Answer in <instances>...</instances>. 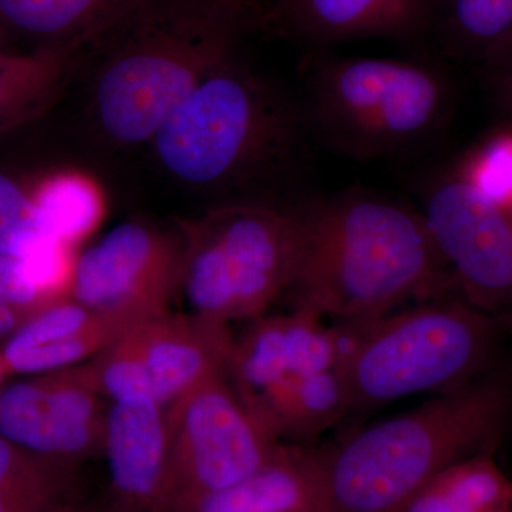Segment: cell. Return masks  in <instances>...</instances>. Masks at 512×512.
<instances>
[{
    "label": "cell",
    "instance_id": "obj_1",
    "mask_svg": "<svg viewBox=\"0 0 512 512\" xmlns=\"http://www.w3.org/2000/svg\"><path fill=\"white\" fill-rule=\"evenodd\" d=\"M259 23L239 0H131L74 46L97 134L111 147L148 146L198 84L241 55Z\"/></svg>",
    "mask_w": 512,
    "mask_h": 512
},
{
    "label": "cell",
    "instance_id": "obj_2",
    "mask_svg": "<svg viewBox=\"0 0 512 512\" xmlns=\"http://www.w3.org/2000/svg\"><path fill=\"white\" fill-rule=\"evenodd\" d=\"M291 293L319 318H382L453 282L420 212L369 192L296 204Z\"/></svg>",
    "mask_w": 512,
    "mask_h": 512
},
{
    "label": "cell",
    "instance_id": "obj_3",
    "mask_svg": "<svg viewBox=\"0 0 512 512\" xmlns=\"http://www.w3.org/2000/svg\"><path fill=\"white\" fill-rule=\"evenodd\" d=\"M308 134L301 103L239 55L198 84L147 147L175 183L242 194L285 170Z\"/></svg>",
    "mask_w": 512,
    "mask_h": 512
},
{
    "label": "cell",
    "instance_id": "obj_4",
    "mask_svg": "<svg viewBox=\"0 0 512 512\" xmlns=\"http://www.w3.org/2000/svg\"><path fill=\"white\" fill-rule=\"evenodd\" d=\"M512 387L480 377L328 450L330 512H399L441 471L476 454L507 420Z\"/></svg>",
    "mask_w": 512,
    "mask_h": 512
},
{
    "label": "cell",
    "instance_id": "obj_5",
    "mask_svg": "<svg viewBox=\"0 0 512 512\" xmlns=\"http://www.w3.org/2000/svg\"><path fill=\"white\" fill-rule=\"evenodd\" d=\"M446 73L421 60L319 56L306 64L308 133L369 161L410 154L444 130L453 111Z\"/></svg>",
    "mask_w": 512,
    "mask_h": 512
},
{
    "label": "cell",
    "instance_id": "obj_6",
    "mask_svg": "<svg viewBox=\"0 0 512 512\" xmlns=\"http://www.w3.org/2000/svg\"><path fill=\"white\" fill-rule=\"evenodd\" d=\"M178 295L191 315L227 323L255 319L288 293L299 252L295 205L229 201L175 224Z\"/></svg>",
    "mask_w": 512,
    "mask_h": 512
},
{
    "label": "cell",
    "instance_id": "obj_7",
    "mask_svg": "<svg viewBox=\"0 0 512 512\" xmlns=\"http://www.w3.org/2000/svg\"><path fill=\"white\" fill-rule=\"evenodd\" d=\"M494 319L467 301L373 319L345 366L352 410L450 392L480 379L498 345Z\"/></svg>",
    "mask_w": 512,
    "mask_h": 512
},
{
    "label": "cell",
    "instance_id": "obj_8",
    "mask_svg": "<svg viewBox=\"0 0 512 512\" xmlns=\"http://www.w3.org/2000/svg\"><path fill=\"white\" fill-rule=\"evenodd\" d=\"M168 468L156 512H181L251 476L281 443L239 397L212 376L167 406Z\"/></svg>",
    "mask_w": 512,
    "mask_h": 512
},
{
    "label": "cell",
    "instance_id": "obj_9",
    "mask_svg": "<svg viewBox=\"0 0 512 512\" xmlns=\"http://www.w3.org/2000/svg\"><path fill=\"white\" fill-rule=\"evenodd\" d=\"M232 348L227 323L170 312L127 329L83 367L110 402L150 399L170 406L204 380L228 376Z\"/></svg>",
    "mask_w": 512,
    "mask_h": 512
},
{
    "label": "cell",
    "instance_id": "obj_10",
    "mask_svg": "<svg viewBox=\"0 0 512 512\" xmlns=\"http://www.w3.org/2000/svg\"><path fill=\"white\" fill-rule=\"evenodd\" d=\"M423 215L454 284L494 318H512V218L458 171L423 192Z\"/></svg>",
    "mask_w": 512,
    "mask_h": 512
},
{
    "label": "cell",
    "instance_id": "obj_11",
    "mask_svg": "<svg viewBox=\"0 0 512 512\" xmlns=\"http://www.w3.org/2000/svg\"><path fill=\"white\" fill-rule=\"evenodd\" d=\"M180 268L175 227L123 222L77 254L72 298L101 315L138 325L171 312Z\"/></svg>",
    "mask_w": 512,
    "mask_h": 512
},
{
    "label": "cell",
    "instance_id": "obj_12",
    "mask_svg": "<svg viewBox=\"0 0 512 512\" xmlns=\"http://www.w3.org/2000/svg\"><path fill=\"white\" fill-rule=\"evenodd\" d=\"M107 409L82 363L5 387L0 434L40 456L77 466L101 451Z\"/></svg>",
    "mask_w": 512,
    "mask_h": 512
},
{
    "label": "cell",
    "instance_id": "obj_13",
    "mask_svg": "<svg viewBox=\"0 0 512 512\" xmlns=\"http://www.w3.org/2000/svg\"><path fill=\"white\" fill-rule=\"evenodd\" d=\"M335 367L342 369L335 326L296 309L291 315L252 319L249 328L234 338L227 377L255 413L285 384Z\"/></svg>",
    "mask_w": 512,
    "mask_h": 512
},
{
    "label": "cell",
    "instance_id": "obj_14",
    "mask_svg": "<svg viewBox=\"0 0 512 512\" xmlns=\"http://www.w3.org/2000/svg\"><path fill=\"white\" fill-rule=\"evenodd\" d=\"M101 451L116 507L123 512H156L167 478V406L150 399L111 402Z\"/></svg>",
    "mask_w": 512,
    "mask_h": 512
},
{
    "label": "cell",
    "instance_id": "obj_15",
    "mask_svg": "<svg viewBox=\"0 0 512 512\" xmlns=\"http://www.w3.org/2000/svg\"><path fill=\"white\" fill-rule=\"evenodd\" d=\"M430 0H271L265 22L322 49L357 39L426 36Z\"/></svg>",
    "mask_w": 512,
    "mask_h": 512
},
{
    "label": "cell",
    "instance_id": "obj_16",
    "mask_svg": "<svg viewBox=\"0 0 512 512\" xmlns=\"http://www.w3.org/2000/svg\"><path fill=\"white\" fill-rule=\"evenodd\" d=\"M133 328L74 301L62 299L40 309L2 346L10 376H35L82 365Z\"/></svg>",
    "mask_w": 512,
    "mask_h": 512
},
{
    "label": "cell",
    "instance_id": "obj_17",
    "mask_svg": "<svg viewBox=\"0 0 512 512\" xmlns=\"http://www.w3.org/2000/svg\"><path fill=\"white\" fill-rule=\"evenodd\" d=\"M328 450L279 446L239 483L181 512H330Z\"/></svg>",
    "mask_w": 512,
    "mask_h": 512
},
{
    "label": "cell",
    "instance_id": "obj_18",
    "mask_svg": "<svg viewBox=\"0 0 512 512\" xmlns=\"http://www.w3.org/2000/svg\"><path fill=\"white\" fill-rule=\"evenodd\" d=\"M76 70L74 47L0 50V134L32 123L60 99Z\"/></svg>",
    "mask_w": 512,
    "mask_h": 512
},
{
    "label": "cell",
    "instance_id": "obj_19",
    "mask_svg": "<svg viewBox=\"0 0 512 512\" xmlns=\"http://www.w3.org/2000/svg\"><path fill=\"white\" fill-rule=\"evenodd\" d=\"M352 410L345 372L339 367L299 377L272 393L255 416L278 439H309Z\"/></svg>",
    "mask_w": 512,
    "mask_h": 512
},
{
    "label": "cell",
    "instance_id": "obj_20",
    "mask_svg": "<svg viewBox=\"0 0 512 512\" xmlns=\"http://www.w3.org/2000/svg\"><path fill=\"white\" fill-rule=\"evenodd\" d=\"M426 35L484 66L512 45V0H430Z\"/></svg>",
    "mask_w": 512,
    "mask_h": 512
},
{
    "label": "cell",
    "instance_id": "obj_21",
    "mask_svg": "<svg viewBox=\"0 0 512 512\" xmlns=\"http://www.w3.org/2000/svg\"><path fill=\"white\" fill-rule=\"evenodd\" d=\"M131 0H0V26L8 37L43 47H74Z\"/></svg>",
    "mask_w": 512,
    "mask_h": 512
},
{
    "label": "cell",
    "instance_id": "obj_22",
    "mask_svg": "<svg viewBox=\"0 0 512 512\" xmlns=\"http://www.w3.org/2000/svg\"><path fill=\"white\" fill-rule=\"evenodd\" d=\"M33 201L46 237L77 248L104 215L100 188L76 171H56L32 184Z\"/></svg>",
    "mask_w": 512,
    "mask_h": 512
},
{
    "label": "cell",
    "instance_id": "obj_23",
    "mask_svg": "<svg viewBox=\"0 0 512 512\" xmlns=\"http://www.w3.org/2000/svg\"><path fill=\"white\" fill-rule=\"evenodd\" d=\"M74 468L0 434V512H52L69 491Z\"/></svg>",
    "mask_w": 512,
    "mask_h": 512
},
{
    "label": "cell",
    "instance_id": "obj_24",
    "mask_svg": "<svg viewBox=\"0 0 512 512\" xmlns=\"http://www.w3.org/2000/svg\"><path fill=\"white\" fill-rule=\"evenodd\" d=\"M430 484L473 510L512 512V478L484 454L461 458Z\"/></svg>",
    "mask_w": 512,
    "mask_h": 512
},
{
    "label": "cell",
    "instance_id": "obj_25",
    "mask_svg": "<svg viewBox=\"0 0 512 512\" xmlns=\"http://www.w3.org/2000/svg\"><path fill=\"white\" fill-rule=\"evenodd\" d=\"M46 239L50 238L40 224L32 184L0 171V254L26 255Z\"/></svg>",
    "mask_w": 512,
    "mask_h": 512
},
{
    "label": "cell",
    "instance_id": "obj_26",
    "mask_svg": "<svg viewBox=\"0 0 512 512\" xmlns=\"http://www.w3.org/2000/svg\"><path fill=\"white\" fill-rule=\"evenodd\" d=\"M457 171L487 200L512 211V131L488 138Z\"/></svg>",
    "mask_w": 512,
    "mask_h": 512
},
{
    "label": "cell",
    "instance_id": "obj_27",
    "mask_svg": "<svg viewBox=\"0 0 512 512\" xmlns=\"http://www.w3.org/2000/svg\"><path fill=\"white\" fill-rule=\"evenodd\" d=\"M0 302L29 316L47 306L30 281L20 256L0 254Z\"/></svg>",
    "mask_w": 512,
    "mask_h": 512
},
{
    "label": "cell",
    "instance_id": "obj_28",
    "mask_svg": "<svg viewBox=\"0 0 512 512\" xmlns=\"http://www.w3.org/2000/svg\"><path fill=\"white\" fill-rule=\"evenodd\" d=\"M495 99L512 117V45L484 64Z\"/></svg>",
    "mask_w": 512,
    "mask_h": 512
},
{
    "label": "cell",
    "instance_id": "obj_29",
    "mask_svg": "<svg viewBox=\"0 0 512 512\" xmlns=\"http://www.w3.org/2000/svg\"><path fill=\"white\" fill-rule=\"evenodd\" d=\"M399 512H480L458 503L436 487L427 484L423 490L413 495Z\"/></svg>",
    "mask_w": 512,
    "mask_h": 512
},
{
    "label": "cell",
    "instance_id": "obj_30",
    "mask_svg": "<svg viewBox=\"0 0 512 512\" xmlns=\"http://www.w3.org/2000/svg\"><path fill=\"white\" fill-rule=\"evenodd\" d=\"M29 315L0 302V339H8L20 328Z\"/></svg>",
    "mask_w": 512,
    "mask_h": 512
},
{
    "label": "cell",
    "instance_id": "obj_31",
    "mask_svg": "<svg viewBox=\"0 0 512 512\" xmlns=\"http://www.w3.org/2000/svg\"><path fill=\"white\" fill-rule=\"evenodd\" d=\"M239 2L245 3L249 8L256 10L261 15L262 22H264L266 10H268L271 0H239Z\"/></svg>",
    "mask_w": 512,
    "mask_h": 512
},
{
    "label": "cell",
    "instance_id": "obj_32",
    "mask_svg": "<svg viewBox=\"0 0 512 512\" xmlns=\"http://www.w3.org/2000/svg\"><path fill=\"white\" fill-rule=\"evenodd\" d=\"M10 376L8 365H6L5 356H3L2 348H0V394H2L3 383H5L6 377Z\"/></svg>",
    "mask_w": 512,
    "mask_h": 512
},
{
    "label": "cell",
    "instance_id": "obj_33",
    "mask_svg": "<svg viewBox=\"0 0 512 512\" xmlns=\"http://www.w3.org/2000/svg\"><path fill=\"white\" fill-rule=\"evenodd\" d=\"M9 37L6 35L5 30L0 26V50L9 49L8 47Z\"/></svg>",
    "mask_w": 512,
    "mask_h": 512
},
{
    "label": "cell",
    "instance_id": "obj_34",
    "mask_svg": "<svg viewBox=\"0 0 512 512\" xmlns=\"http://www.w3.org/2000/svg\"><path fill=\"white\" fill-rule=\"evenodd\" d=\"M107 512H123V511L119 510V508L116 507V508H114V510L107 511Z\"/></svg>",
    "mask_w": 512,
    "mask_h": 512
},
{
    "label": "cell",
    "instance_id": "obj_35",
    "mask_svg": "<svg viewBox=\"0 0 512 512\" xmlns=\"http://www.w3.org/2000/svg\"><path fill=\"white\" fill-rule=\"evenodd\" d=\"M511 218H512V211L510 212Z\"/></svg>",
    "mask_w": 512,
    "mask_h": 512
}]
</instances>
